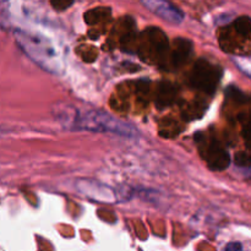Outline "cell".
<instances>
[{
    "label": "cell",
    "instance_id": "1",
    "mask_svg": "<svg viewBox=\"0 0 251 251\" xmlns=\"http://www.w3.org/2000/svg\"><path fill=\"white\" fill-rule=\"evenodd\" d=\"M55 117L63 127L76 131L107 132L125 137L139 136V130L129 123L113 117L109 113L95 108H77L74 105H58Z\"/></svg>",
    "mask_w": 251,
    "mask_h": 251
},
{
    "label": "cell",
    "instance_id": "2",
    "mask_svg": "<svg viewBox=\"0 0 251 251\" xmlns=\"http://www.w3.org/2000/svg\"><path fill=\"white\" fill-rule=\"evenodd\" d=\"M15 39L20 48L41 68L49 73L58 74L61 71V59L58 49L47 37L32 32L16 29Z\"/></svg>",
    "mask_w": 251,
    "mask_h": 251
},
{
    "label": "cell",
    "instance_id": "3",
    "mask_svg": "<svg viewBox=\"0 0 251 251\" xmlns=\"http://www.w3.org/2000/svg\"><path fill=\"white\" fill-rule=\"evenodd\" d=\"M220 77L221 70L217 66L212 65L206 60H200L194 69L191 82L195 87L211 93L215 91Z\"/></svg>",
    "mask_w": 251,
    "mask_h": 251
},
{
    "label": "cell",
    "instance_id": "4",
    "mask_svg": "<svg viewBox=\"0 0 251 251\" xmlns=\"http://www.w3.org/2000/svg\"><path fill=\"white\" fill-rule=\"evenodd\" d=\"M76 188L81 194L87 196L91 200L107 203H113L115 201L114 190H112L109 186L98 183V181L81 179L76 183Z\"/></svg>",
    "mask_w": 251,
    "mask_h": 251
},
{
    "label": "cell",
    "instance_id": "5",
    "mask_svg": "<svg viewBox=\"0 0 251 251\" xmlns=\"http://www.w3.org/2000/svg\"><path fill=\"white\" fill-rule=\"evenodd\" d=\"M141 2L150 11L169 24L179 25L183 22L184 14L168 0H141Z\"/></svg>",
    "mask_w": 251,
    "mask_h": 251
},
{
    "label": "cell",
    "instance_id": "6",
    "mask_svg": "<svg viewBox=\"0 0 251 251\" xmlns=\"http://www.w3.org/2000/svg\"><path fill=\"white\" fill-rule=\"evenodd\" d=\"M206 158H207L211 168L215 169V171H223L229 166L230 162L228 152L222 146H220L218 142H213L212 145L208 146Z\"/></svg>",
    "mask_w": 251,
    "mask_h": 251
},
{
    "label": "cell",
    "instance_id": "7",
    "mask_svg": "<svg viewBox=\"0 0 251 251\" xmlns=\"http://www.w3.org/2000/svg\"><path fill=\"white\" fill-rule=\"evenodd\" d=\"M179 42L180 43L176 44V49L173 51V61L176 65H178V64H180L181 61H184L188 58L191 49V44L189 42L184 41V39H179Z\"/></svg>",
    "mask_w": 251,
    "mask_h": 251
},
{
    "label": "cell",
    "instance_id": "8",
    "mask_svg": "<svg viewBox=\"0 0 251 251\" xmlns=\"http://www.w3.org/2000/svg\"><path fill=\"white\" fill-rule=\"evenodd\" d=\"M237 31L239 32L242 36L248 37L250 33V20L249 17H242L237 21V26H235Z\"/></svg>",
    "mask_w": 251,
    "mask_h": 251
},
{
    "label": "cell",
    "instance_id": "9",
    "mask_svg": "<svg viewBox=\"0 0 251 251\" xmlns=\"http://www.w3.org/2000/svg\"><path fill=\"white\" fill-rule=\"evenodd\" d=\"M235 64L238 68L242 71H244L248 76H250V60L249 58H244V56H239V58H234Z\"/></svg>",
    "mask_w": 251,
    "mask_h": 251
},
{
    "label": "cell",
    "instance_id": "10",
    "mask_svg": "<svg viewBox=\"0 0 251 251\" xmlns=\"http://www.w3.org/2000/svg\"><path fill=\"white\" fill-rule=\"evenodd\" d=\"M51 6L56 10H65L69 6H71L74 0H50Z\"/></svg>",
    "mask_w": 251,
    "mask_h": 251
},
{
    "label": "cell",
    "instance_id": "11",
    "mask_svg": "<svg viewBox=\"0 0 251 251\" xmlns=\"http://www.w3.org/2000/svg\"><path fill=\"white\" fill-rule=\"evenodd\" d=\"M226 250L228 251H242L243 250V245L240 243H230L226 247Z\"/></svg>",
    "mask_w": 251,
    "mask_h": 251
}]
</instances>
